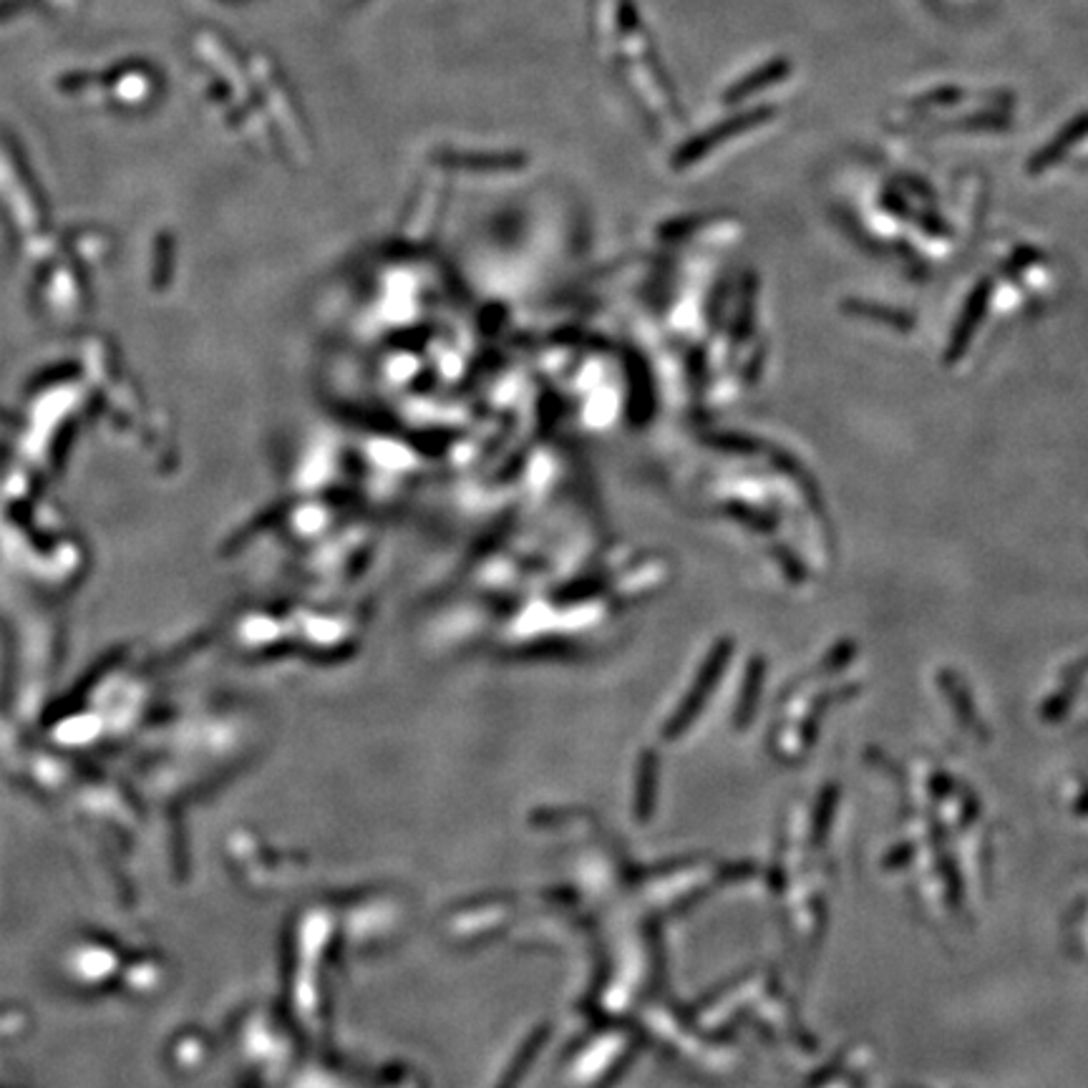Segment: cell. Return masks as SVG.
Listing matches in <instances>:
<instances>
[{"instance_id":"6da1fadb","label":"cell","mask_w":1088,"mask_h":1088,"mask_svg":"<svg viewBox=\"0 0 1088 1088\" xmlns=\"http://www.w3.org/2000/svg\"><path fill=\"white\" fill-rule=\"evenodd\" d=\"M769 116H771L769 109H766V111L761 109V111H751V114H743V116H738V119H731V121H726V124L716 126V129L708 131V134L698 136V139L691 144V147L683 149V152H680V157H678V162L680 164L693 162V159L701 157L703 152H708V149H713L716 144H721L723 139H728V136L738 134V131H743V129H751V126L761 124V119H769Z\"/></svg>"},{"instance_id":"7a4b0ae2","label":"cell","mask_w":1088,"mask_h":1088,"mask_svg":"<svg viewBox=\"0 0 1088 1088\" xmlns=\"http://www.w3.org/2000/svg\"><path fill=\"white\" fill-rule=\"evenodd\" d=\"M255 76H257V81H260L262 94H265L267 101H270L272 114L278 116V119H283L280 124H285V131H288L293 139H300V131H298V124H295L293 109H290V104H288V101H290L288 94H285V89H280L278 79H275L270 63H267L265 58H260V61L255 63Z\"/></svg>"},{"instance_id":"3957f363","label":"cell","mask_w":1088,"mask_h":1088,"mask_svg":"<svg viewBox=\"0 0 1088 1088\" xmlns=\"http://www.w3.org/2000/svg\"><path fill=\"white\" fill-rule=\"evenodd\" d=\"M988 293H990V285H988V288H985V285H980V288L973 293V298H970L968 308H965L963 318H960V325L955 328V333H952V346H950L952 361H955V358H960V353H963L965 346H968L970 335H973L975 328H978V320H980V315H983Z\"/></svg>"},{"instance_id":"277c9868","label":"cell","mask_w":1088,"mask_h":1088,"mask_svg":"<svg viewBox=\"0 0 1088 1088\" xmlns=\"http://www.w3.org/2000/svg\"><path fill=\"white\" fill-rule=\"evenodd\" d=\"M1086 131H1088V114L1073 121L1071 126H1066V129H1063L1061 134L1053 139V144H1048V147L1043 149L1041 154H1036V159H1033V164H1031V172H1041V169L1056 164L1058 159L1063 157V152H1066L1068 147H1073V144H1076V139H1081Z\"/></svg>"},{"instance_id":"5b68a950","label":"cell","mask_w":1088,"mask_h":1088,"mask_svg":"<svg viewBox=\"0 0 1088 1088\" xmlns=\"http://www.w3.org/2000/svg\"><path fill=\"white\" fill-rule=\"evenodd\" d=\"M789 71H791L789 61L769 63V66L759 68V71H756V74L748 76L746 81H741V84H738V86H733V89L726 94V99H728V101L743 99V96L754 94V91L764 89V86H771V84H776V81H781L786 74H789Z\"/></svg>"}]
</instances>
